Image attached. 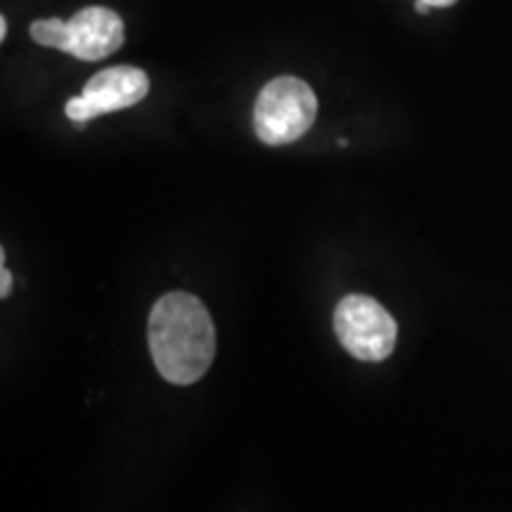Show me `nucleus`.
I'll use <instances>...</instances> for the list:
<instances>
[{"label": "nucleus", "instance_id": "obj_9", "mask_svg": "<svg viewBox=\"0 0 512 512\" xmlns=\"http://www.w3.org/2000/svg\"><path fill=\"white\" fill-rule=\"evenodd\" d=\"M425 3H430L432 8H451V5H456L458 0H425Z\"/></svg>", "mask_w": 512, "mask_h": 512}, {"label": "nucleus", "instance_id": "obj_10", "mask_svg": "<svg viewBox=\"0 0 512 512\" xmlns=\"http://www.w3.org/2000/svg\"><path fill=\"white\" fill-rule=\"evenodd\" d=\"M8 38V17L0 15V41H5Z\"/></svg>", "mask_w": 512, "mask_h": 512}, {"label": "nucleus", "instance_id": "obj_8", "mask_svg": "<svg viewBox=\"0 0 512 512\" xmlns=\"http://www.w3.org/2000/svg\"><path fill=\"white\" fill-rule=\"evenodd\" d=\"M430 10H432L430 3H425V0H415V12H418V15H430Z\"/></svg>", "mask_w": 512, "mask_h": 512}, {"label": "nucleus", "instance_id": "obj_7", "mask_svg": "<svg viewBox=\"0 0 512 512\" xmlns=\"http://www.w3.org/2000/svg\"><path fill=\"white\" fill-rule=\"evenodd\" d=\"M0 278H3V285H0V294H3V297H8L10 287H12V275H10L8 268H5V261H3V268H0Z\"/></svg>", "mask_w": 512, "mask_h": 512}, {"label": "nucleus", "instance_id": "obj_6", "mask_svg": "<svg viewBox=\"0 0 512 512\" xmlns=\"http://www.w3.org/2000/svg\"><path fill=\"white\" fill-rule=\"evenodd\" d=\"M29 34L38 46L46 48H55L67 53V22L64 19L50 17V19H36L34 24L29 27Z\"/></svg>", "mask_w": 512, "mask_h": 512}, {"label": "nucleus", "instance_id": "obj_1", "mask_svg": "<svg viewBox=\"0 0 512 512\" xmlns=\"http://www.w3.org/2000/svg\"><path fill=\"white\" fill-rule=\"evenodd\" d=\"M152 361L171 384H192L216 356V330L207 306L188 292H169L155 304L147 323Z\"/></svg>", "mask_w": 512, "mask_h": 512}, {"label": "nucleus", "instance_id": "obj_3", "mask_svg": "<svg viewBox=\"0 0 512 512\" xmlns=\"http://www.w3.org/2000/svg\"><path fill=\"white\" fill-rule=\"evenodd\" d=\"M335 332L351 356L377 363L392 356L399 328L392 313L373 297L349 294L335 309Z\"/></svg>", "mask_w": 512, "mask_h": 512}, {"label": "nucleus", "instance_id": "obj_4", "mask_svg": "<svg viewBox=\"0 0 512 512\" xmlns=\"http://www.w3.org/2000/svg\"><path fill=\"white\" fill-rule=\"evenodd\" d=\"M150 93V79L143 69L119 64V67L102 69L83 86V93L67 100L64 114L74 124H88V121L112 114L119 110L138 105Z\"/></svg>", "mask_w": 512, "mask_h": 512}, {"label": "nucleus", "instance_id": "obj_2", "mask_svg": "<svg viewBox=\"0 0 512 512\" xmlns=\"http://www.w3.org/2000/svg\"><path fill=\"white\" fill-rule=\"evenodd\" d=\"M318 114L316 93L297 76H278L254 102V131L266 145H290L309 133Z\"/></svg>", "mask_w": 512, "mask_h": 512}, {"label": "nucleus", "instance_id": "obj_5", "mask_svg": "<svg viewBox=\"0 0 512 512\" xmlns=\"http://www.w3.org/2000/svg\"><path fill=\"white\" fill-rule=\"evenodd\" d=\"M67 53L83 62H98L124 46V19L110 8L91 5L67 19Z\"/></svg>", "mask_w": 512, "mask_h": 512}]
</instances>
